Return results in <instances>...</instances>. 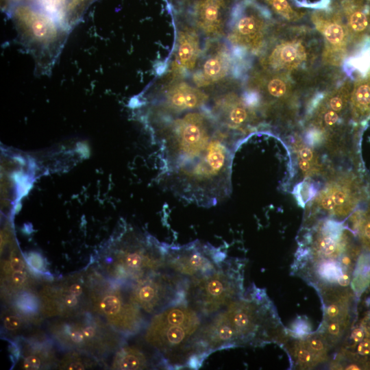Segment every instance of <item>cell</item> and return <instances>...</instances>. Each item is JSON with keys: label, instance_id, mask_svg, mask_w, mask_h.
I'll return each mask as SVG.
<instances>
[{"label": "cell", "instance_id": "d4e9b609", "mask_svg": "<svg viewBox=\"0 0 370 370\" xmlns=\"http://www.w3.org/2000/svg\"><path fill=\"white\" fill-rule=\"evenodd\" d=\"M23 317L32 325H40L45 319L41 312V303L38 291L34 290L18 292L3 301Z\"/></svg>", "mask_w": 370, "mask_h": 370}, {"label": "cell", "instance_id": "5bb4252c", "mask_svg": "<svg viewBox=\"0 0 370 370\" xmlns=\"http://www.w3.org/2000/svg\"><path fill=\"white\" fill-rule=\"evenodd\" d=\"M210 107L219 124L242 140L262 127V113L248 103L243 90L227 86L212 92Z\"/></svg>", "mask_w": 370, "mask_h": 370}, {"label": "cell", "instance_id": "4316f807", "mask_svg": "<svg viewBox=\"0 0 370 370\" xmlns=\"http://www.w3.org/2000/svg\"><path fill=\"white\" fill-rule=\"evenodd\" d=\"M104 360L77 351H67L59 360L58 369L84 370L104 367Z\"/></svg>", "mask_w": 370, "mask_h": 370}, {"label": "cell", "instance_id": "e575fe53", "mask_svg": "<svg viewBox=\"0 0 370 370\" xmlns=\"http://www.w3.org/2000/svg\"><path fill=\"white\" fill-rule=\"evenodd\" d=\"M23 256L27 264L34 272L51 280L47 278V275H50L47 271V261L40 254L29 252Z\"/></svg>", "mask_w": 370, "mask_h": 370}, {"label": "cell", "instance_id": "484cf974", "mask_svg": "<svg viewBox=\"0 0 370 370\" xmlns=\"http://www.w3.org/2000/svg\"><path fill=\"white\" fill-rule=\"evenodd\" d=\"M342 66L347 77L352 80L365 76L370 71V37L366 38L356 46Z\"/></svg>", "mask_w": 370, "mask_h": 370}, {"label": "cell", "instance_id": "ffe728a7", "mask_svg": "<svg viewBox=\"0 0 370 370\" xmlns=\"http://www.w3.org/2000/svg\"><path fill=\"white\" fill-rule=\"evenodd\" d=\"M337 180L319 193L314 204L323 213L339 218L348 215L356 208L361 197V189L354 177Z\"/></svg>", "mask_w": 370, "mask_h": 370}, {"label": "cell", "instance_id": "4fadbf2b", "mask_svg": "<svg viewBox=\"0 0 370 370\" xmlns=\"http://www.w3.org/2000/svg\"><path fill=\"white\" fill-rule=\"evenodd\" d=\"M188 282V279L164 269L133 283L129 291L143 311L155 314L169 306L186 302Z\"/></svg>", "mask_w": 370, "mask_h": 370}, {"label": "cell", "instance_id": "8d00e7d4", "mask_svg": "<svg viewBox=\"0 0 370 370\" xmlns=\"http://www.w3.org/2000/svg\"><path fill=\"white\" fill-rule=\"evenodd\" d=\"M298 8L321 9L328 6L332 0H291Z\"/></svg>", "mask_w": 370, "mask_h": 370}, {"label": "cell", "instance_id": "b9f144b4", "mask_svg": "<svg viewBox=\"0 0 370 370\" xmlns=\"http://www.w3.org/2000/svg\"><path fill=\"white\" fill-rule=\"evenodd\" d=\"M180 1H182V2H185L186 0H179Z\"/></svg>", "mask_w": 370, "mask_h": 370}, {"label": "cell", "instance_id": "ba28073f", "mask_svg": "<svg viewBox=\"0 0 370 370\" xmlns=\"http://www.w3.org/2000/svg\"><path fill=\"white\" fill-rule=\"evenodd\" d=\"M307 26L277 27L258 56L260 70L291 76L309 69L319 56V38Z\"/></svg>", "mask_w": 370, "mask_h": 370}, {"label": "cell", "instance_id": "603a6c76", "mask_svg": "<svg viewBox=\"0 0 370 370\" xmlns=\"http://www.w3.org/2000/svg\"><path fill=\"white\" fill-rule=\"evenodd\" d=\"M110 369L119 370L147 369L164 367L162 360L156 353L151 355L139 345H121L114 353Z\"/></svg>", "mask_w": 370, "mask_h": 370}, {"label": "cell", "instance_id": "d6986e66", "mask_svg": "<svg viewBox=\"0 0 370 370\" xmlns=\"http://www.w3.org/2000/svg\"><path fill=\"white\" fill-rule=\"evenodd\" d=\"M8 252L1 256V296L5 301L13 295L23 291L34 290L46 278L34 272L27 264L24 256L12 241L4 246Z\"/></svg>", "mask_w": 370, "mask_h": 370}, {"label": "cell", "instance_id": "2e32d148", "mask_svg": "<svg viewBox=\"0 0 370 370\" xmlns=\"http://www.w3.org/2000/svg\"><path fill=\"white\" fill-rule=\"evenodd\" d=\"M310 18L322 38L323 63L330 66H342L349 55L352 43L341 12L332 0L326 8L314 10Z\"/></svg>", "mask_w": 370, "mask_h": 370}, {"label": "cell", "instance_id": "ab89813d", "mask_svg": "<svg viewBox=\"0 0 370 370\" xmlns=\"http://www.w3.org/2000/svg\"><path fill=\"white\" fill-rule=\"evenodd\" d=\"M365 336V332L361 328L355 329L351 335V339L353 342L357 343L363 340Z\"/></svg>", "mask_w": 370, "mask_h": 370}, {"label": "cell", "instance_id": "7c38bea8", "mask_svg": "<svg viewBox=\"0 0 370 370\" xmlns=\"http://www.w3.org/2000/svg\"><path fill=\"white\" fill-rule=\"evenodd\" d=\"M38 293L44 318H67L92 311L86 269L48 280Z\"/></svg>", "mask_w": 370, "mask_h": 370}, {"label": "cell", "instance_id": "8fae6325", "mask_svg": "<svg viewBox=\"0 0 370 370\" xmlns=\"http://www.w3.org/2000/svg\"><path fill=\"white\" fill-rule=\"evenodd\" d=\"M249 73L225 38L205 39L201 58L188 78L196 86L211 93L230 86L233 80L245 82Z\"/></svg>", "mask_w": 370, "mask_h": 370}, {"label": "cell", "instance_id": "83f0119b", "mask_svg": "<svg viewBox=\"0 0 370 370\" xmlns=\"http://www.w3.org/2000/svg\"><path fill=\"white\" fill-rule=\"evenodd\" d=\"M293 147L297 163L302 173L306 177L316 175L320 170V164L315 152L301 140H295Z\"/></svg>", "mask_w": 370, "mask_h": 370}, {"label": "cell", "instance_id": "7402d4cb", "mask_svg": "<svg viewBox=\"0 0 370 370\" xmlns=\"http://www.w3.org/2000/svg\"><path fill=\"white\" fill-rule=\"evenodd\" d=\"M347 24L351 43L358 45L370 34V0H332Z\"/></svg>", "mask_w": 370, "mask_h": 370}, {"label": "cell", "instance_id": "1f68e13d", "mask_svg": "<svg viewBox=\"0 0 370 370\" xmlns=\"http://www.w3.org/2000/svg\"><path fill=\"white\" fill-rule=\"evenodd\" d=\"M93 0H69L64 18V26L69 31L79 22L85 9Z\"/></svg>", "mask_w": 370, "mask_h": 370}, {"label": "cell", "instance_id": "f35d334b", "mask_svg": "<svg viewBox=\"0 0 370 370\" xmlns=\"http://www.w3.org/2000/svg\"><path fill=\"white\" fill-rule=\"evenodd\" d=\"M357 352L361 356H367L370 354V341L362 340L357 347Z\"/></svg>", "mask_w": 370, "mask_h": 370}, {"label": "cell", "instance_id": "9a60e30c", "mask_svg": "<svg viewBox=\"0 0 370 370\" xmlns=\"http://www.w3.org/2000/svg\"><path fill=\"white\" fill-rule=\"evenodd\" d=\"M226 259L219 248L195 241L182 245L167 244L165 269L188 280L207 275L216 271Z\"/></svg>", "mask_w": 370, "mask_h": 370}, {"label": "cell", "instance_id": "6da1fadb", "mask_svg": "<svg viewBox=\"0 0 370 370\" xmlns=\"http://www.w3.org/2000/svg\"><path fill=\"white\" fill-rule=\"evenodd\" d=\"M141 118L158 147L162 181L175 196L208 208L230 195L234 155L242 140L219 124L210 103Z\"/></svg>", "mask_w": 370, "mask_h": 370}, {"label": "cell", "instance_id": "52a82bcc", "mask_svg": "<svg viewBox=\"0 0 370 370\" xmlns=\"http://www.w3.org/2000/svg\"><path fill=\"white\" fill-rule=\"evenodd\" d=\"M275 26L273 12L260 0H237L230 13L225 38L235 57L251 69Z\"/></svg>", "mask_w": 370, "mask_h": 370}, {"label": "cell", "instance_id": "836d02e7", "mask_svg": "<svg viewBox=\"0 0 370 370\" xmlns=\"http://www.w3.org/2000/svg\"><path fill=\"white\" fill-rule=\"evenodd\" d=\"M38 8L64 26L65 11L69 0H36Z\"/></svg>", "mask_w": 370, "mask_h": 370}, {"label": "cell", "instance_id": "5b68a950", "mask_svg": "<svg viewBox=\"0 0 370 370\" xmlns=\"http://www.w3.org/2000/svg\"><path fill=\"white\" fill-rule=\"evenodd\" d=\"M10 14L18 41L33 57L37 73L49 74L63 49L69 30L29 3L16 4Z\"/></svg>", "mask_w": 370, "mask_h": 370}, {"label": "cell", "instance_id": "f546056e", "mask_svg": "<svg viewBox=\"0 0 370 370\" xmlns=\"http://www.w3.org/2000/svg\"><path fill=\"white\" fill-rule=\"evenodd\" d=\"M280 19L289 23L301 21L306 15V11L295 8L291 0H260Z\"/></svg>", "mask_w": 370, "mask_h": 370}, {"label": "cell", "instance_id": "60d3db41", "mask_svg": "<svg viewBox=\"0 0 370 370\" xmlns=\"http://www.w3.org/2000/svg\"><path fill=\"white\" fill-rule=\"evenodd\" d=\"M33 0H13L14 3L18 4V3H29V1H32Z\"/></svg>", "mask_w": 370, "mask_h": 370}, {"label": "cell", "instance_id": "f1b7e54d", "mask_svg": "<svg viewBox=\"0 0 370 370\" xmlns=\"http://www.w3.org/2000/svg\"><path fill=\"white\" fill-rule=\"evenodd\" d=\"M32 325L20 314L10 306L5 307L1 312V332L10 338L16 339Z\"/></svg>", "mask_w": 370, "mask_h": 370}, {"label": "cell", "instance_id": "277c9868", "mask_svg": "<svg viewBox=\"0 0 370 370\" xmlns=\"http://www.w3.org/2000/svg\"><path fill=\"white\" fill-rule=\"evenodd\" d=\"M223 312L236 347L282 342L283 329L266 291L252 285Z\"/></svg>", "mask_w": 370, "mask_h": 370}, {"label": "cell", "instance_id": "d590c367", "mask_svg": "<svg viewBox=\"0 0 370 370\" xmlns=\"http://www.w3.org/2000/svg\"><path fill=\"white\" fill-rule=\"evenodd\" d=\"M310 330L311 329L307 324L306 321L299 319L295 321L288 334L295 338H300L310 334Z\"/></svg>", "mask_w": 370, "mask_h": 370}, {"label": "cell", "instance_id": "7a4b0ae2", "mask_svg": "<svg viewBox=\"0 0 370 370\" xmlns=\"http://www.w3.org/2000/svg\"><path fill=\"white\" fill-rule=\"evenodd\" d=\"M204 321L186 302L175 304L153 314L145 328L144 339L166 369H197L205 360L199 344Z\"/></svg>", "mask_w": 370, "mask_h": 370}, {"label": "cell", "instance_id": "8992f818", "mask_svg": "<svg viewBox=\"0 0 370 370\" xmlns=\"http://www.w3.org/2000/svg\"><path fill=\"white\" fill-rule=\"evenodd\" d=\"M47 330L60 349L85 353L101 360L125 343L123 335L92 311L57 318L48 324Z\"/></svg>", "mask_w": 370, "mask_h": 370}, {"label": "cell", "instance_id": "d6a6232c", "mask_svg": "<svg viewBox=\"0 0 370 370\" xmlns=\"http://www.w3.org/2000/svg\"><path fill=\"white\" fill-rule=\"evenodd\" d=\"M370 281V257H360L354 273L352 288L360 293Z\"/></svg>", "mask_w": 370, "mask_h": 370}, {"label": "cell", "instance_id": "cb8c5ba5", "mask_svg": "<svg viewBox=\"0 0 370 370\" xmlns=\"http://www.w3.org/2000/svg\"><path fill=\"white\" fill-rule=\"evenodd\" d=\"M349 109L352 121L365 124L370 120V71L354 79L350 92Z\"/></svg>", "mask_w": 370, "mask_h": 370}, {"label": "cell", "instance_id": "44dd1931", "mask_svg": "<svg viewBox=\"0 0 370 370\" xmlns=\"http://www.w3.org/2000/svg\"><path fill=\"white\" fill-rule=\"evenodd\" d=\"M20 350L22 369H48L57 367V358L53 340L48 335L36 330L28 336L14 339Z\"/></svg>", "mask_w": 370, "mask_h": 370}, {"label": "cell", "instance_id": "9c48e42d", "mask_svg": "<svg viewBox=\"0 0 370 370\" xmlns=\"http://www.w3.org/2000/svg\"><path fill=\"white\" fill-rule=\"evenodd\" d=\"M86 271L92 312L125 338L145 328L147 324L145 317L132 299L129 287L109 279L92 267Z\"/></svg>", "mask_w": 370, "mask_h": 370}, {"label": "cell", "instance_id": "e0dca14e", "mask_svg": "<svg viewBox=\"0 0 370 370\" xmlns=\"http://www.w3.org/2000/svg\"><path fill=\"white\" fill-rule=\"evenodd\" d=\"M237 0H186L182 14L205 39L225 38L232 9Z\"/></svg>", "mask_w": 370, "mask_h": 370}, {"label": "cell", "instance_id": "3957f363", "mask_svg": "<svg viewBox=\"0 0 370 370\" xmlns=\"http://www.w3.org/2000/svg\"><path fill=\"white\" fill-rule=\"evenodd\" d=\"M167 244L124 224L96 254L92 267L130 287L136 281L165 269Z\"/></svg>", "mask_w": 370, "mask_h": 370}, {"label": "cell", "instance_id": "4dcf8cb0", "mask_svg": "<svg viewBox=\"0 0 370 370\" xmlns=\"http://www.w3.org/2000/svg\"><path fill=\"white\" fill-rule=\"evenodd\" d=\"M289 347L296 364L304 368L313 367L320 363L312 352L306 346L301 338L296 339Z\"/></svg>", "mask_w": 370, "mask_h": 370}, {"label": "cell", "instance_id": "74e56055", "mask_svg": "<svg viewBox=\"0 0 370 370\" xmlns=\"http://www.w3.org/2000/svg\"><path fill=\"white\" fill-rule=\"evenodd\" d=\"M359 232L365 245L370 249V216H365L359 221Z\"/></svg>", "mask_w": 370, "mask_h": 370}, {"label": "cell", "instance_id": "30bf717a", "mask_svg": "<svg viewBox=\"0 0 370 370\" xmlns=\"http://www.w3.org/2000/svg\"><path fill=\"white\" fill-rule=\"evenodd\" d=\"M243 267L237 259H225L214 272L189 280L187 304L204 318L224 309L244 293Z\"/></svg>", "mask_w": 370, "mask_h": 370}, {"label": "cell", "instance_id": "ac0fdd59", "mask_svg": "<svg viewBox=\"0 0 370 370\" xmlns=\"http://www.w3.org/2000/svg\"><path fill=\"white\" fill-rule=\"evenodd\" d=\"M175 21L173 58L164 74L173 78H188L201 58L205 40L201 42V34L181 14Z\"/></svg>", "mask_w": 370, "mask_h": 370}]
</instances>
